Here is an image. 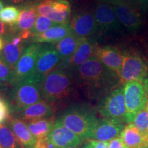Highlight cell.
<instances>
[{"label": "cell", "mask_w": 148, "mask_h": 148, "mask_svg": "<svg viewBox=\"0 0 148 148\" xmlns=\"http://www.w3.org/2000/svg\"><path fill=\"white\" fill-rule=\"evenodd\" d=\"M78 82L90 98L107 95L121 83L119 75L104 66L94 56L77 68Z\"/></svg>", "instance_id": "1"}, {"label": "cell", "mask_w": 148, "mask_h": 148, "mask_svg": "<svg viewBox=\"0 0 148 148\" xmlns=\"http://www.w3.org/2000/svg\"><path fill=\"white\" fill-rule=\"evenodd\" d=\"M43 99L50 104L59 105L69 101L74 93L73 78L65 69L51 71L40 85Z\"/></svg>", "instance_id": "2"}, {"label": "cell", "mask_w": 148, "mask_h": 148, "mask_svg": "<svg viewBox=\"0 0 148 148\" xmlns=\"http://www.w3.org/2000/svg\"><path fill=\"white\" fill-rule=\"evenodd\" d=\"M56 121L65 125L83 140L88 139L97 119L87 105L75 103L62 111Z\"/></svg>", "instance_id": "3"}, {"label": "cell", "mask_w": 148, "mask_h": 148, "mask_svg": "<svg viewBox=\"0 0 148 148\" xmlns=\"http://www.w3.org/2000/svg\"><path fill=\"white\" fill-rule=\"evenodd\" d=\"M41 83L31 77L12 85L13 87L9 93L8 101L12 114L43 99L40 88Z\"/></svg>", "instance_id": "4"}, {"label": "cell", "mask_w": 148, "mask_h": 148, "mask_svg": "<svg viewBox=\"0 0 148 148\" xmlns=\"http://www.w3.org/2000/svg\"><path fill=\"white\" fill-rule=\"evenodd\" d=\"M148 75L147 61L139 52L128 51L123 53L119 77L121 83L133 81L143 82Z\"/></svg>", "instance_id": "5"}, {"label": "cell", "mask_w": 148, "mask_h": 148, "mask_svg": "<svg viewBox=\"0 0 148 148\" xmlns=\"http://www.w3.org/2000/svg\"><path fill=\"white\" fill-rule=\"evenodd\" d=\"M97 110L104 119L126 122L123 86L116 88L105 95L99 101Z\"/></svg>", "instance_id": "6"}, {"label": "cell", "mask_w": 148, "mask_h": 148, "mask_svg": "<svg viewBox=\"0 0 148 148\" xmlns=\"http://www.w3.org/2000/svg\"><path fill=\"white\" fill-rule=\"evenodd\" d=\"M123 94L126 106V122L132 123L136 114L145 108L148 103L143 82L133 81L125 83Z\"/></svg>", "instance_id": "7"}, {"label": "cell", "mask_w": 148, "mask_h": 148, "mask_svg": "<svg viewBox=\"0 0 148 148\" xmlns=\"http://www.w3.org/2000/svg\"><path fill=\"white\" fill-rule=\"evenodd\" d=\"M38 15L45 16L57 24L67 23L71 5L64 0H40L34 4Z\"/></svg>", "instance_id": "8"}, {"label": "cell", "mask_w": 148, "mask_h": 148, "mask_svg": "<svg viewBox=\"0 0 148 148\" xmlns=\"http://www.w3.org/2000/svg\"><path fill=\"white\" fill-rule=\"evenodd\" d=\"M40 48L41 46L39 44L34 42L24 50L13 71V77L11 84H15L20 81L29 78L34 75Z\"/></svg>", "instance_id": "9"}, {"label": "cell", "mask_w": 148, "mask_h": 148, "mask_svg": "<svg viewBox=\"0 0 148 148\" xmlns=\"http://www.w3.org/2000/svg\"><path fill=\"white\" fill-rule=\"evenodd\" d=\"M60 61L62 60L56 47L52 46L41 47L38 53L34 75L32 77L42 82Z\"/></svg>", "instance_id": "10"}, {"label": "cell", "mask_w": 148, "mask_h": 148, "mask_svg": "<svg viewBox=\"0 0 148 148\" xmlns=\"http://www.w3.org/2000/svg\"><path fill=\"white\" fill-rule=\"evenodd\" d=\"M111 5L113 6L118 21L127 29L134 31L140 27L142 18L137 6L119 0H115Z\"/></svg>", "instance_id": "11"}, {"label": "cell", "mask_w": 148, "mask_h": 148, "mask_svg": "<svg viewBox=\"0 0 148 148\" xmlns=\"http://www.w3.org/2000/svg\"><path fill=\"white\" fill-rule=\"evenodd\" d=\"M124 127V123L122 121L104 118L97 119L88 139L109 142L120 136Z\"/></svg>", "instance_id": "12"}, {"label": "cell", "mask_w": 148, "mask_h": 148, "mask_svg": "<svg viewBox=\"0 0 148 148\" xmlns=\"http://www.w3.org/2000/svg\"><path fill=\"white\" fill-rule=\"evenodd\" d=\"M69 25L74 34L82 38H89L99 28L94 14L87 11L73 14L70 19Z\"/></svg>", "instance_id": "13"}, {"label": "cell", "mask_w": 148, "mask_h": 148, "mask_svg": "<svg viewBox=\"0 0 148 148\" xmlns=\"http://www.w3.org/2000/svg\"><path fill=\"white\" fill-rule=\"evenodd\" d=\"M55 148L77 147L82 140L65 125L55 121L54 125L48 135Z\"/></svg>", "instance_id": "14"}, {"label": "cell", "mask_w": 148, "mask_h": 148, "mask_svg": "<svg viewBox=\"0 0 148 148\" xmlns=\"http://www.w3.org/2000/svg\"><path fill=\"white\" fill-rule=\"evenodd\" d=\"M93 56L103 65L119 76L123 59V53L119 49L109 45L96 47Z\"/></svg>", "instance_id": "15"}, {"label": "cell", "mask_w": 148, "mask_h": 148, "mask_svg": "<svg viewBox=\"0 0 148 148\" xmlns=\"http://www.w3.org/2000/svg\"><path fill=\"white\" fill-rule=\"evenodd\" d=\"M13 114L14 117L28 122L53 118L54 117L55 112L52 105L45 99H42Z\"/></svg>", "instance_id": "16"}, {"label": "cell", "mask_w": 148, "mask_h": 148, "mask_svg": "<svg viewBox=\"0 0 148 148\" xmlns=\"http://www.w3.org/2000/svg\"><path fill=\"white\" fill-rule=\"evenodd\" d=\"M97 46L90 38H85L78 49L69 58L61 61L60 67L63 69L82 65L91 58Z\"/></svg>", "instance_id": "17"}, {"label": "cell", "mask_w": 148, "mask_h": 148, "mask_svg": "<svg viewBox=\"0 0 148 148\" xmlns=\"http://www.w3.org/2000/svg\"><path fill=\"white\" fill-rule=\"evenodd\" d=\"M93 14L99 28L103 30H112L119 27V22L113 6L111 4L98 3L96 5Z\"/></svg>", "instance_id": "18"}, {"label": "cell", "mask_w": 148, "mask_h": 148, "mask_svg": "<svg viewBox=\"0 0 148 148\" xmlns=\"http://www.w3.org/2000/svg\"><path fill=\"white\" fill-rule=\"evenodd\" d=\"M7 123L23 148H35L36 139L29 131L25 121L10 116Z\"/></svg>", "instance_id": "19"}, {"label": "cell", "mask_w": 148, "mask_h": 148, "mask_svg": "<svg viewBox=\"0 0 148 148\" xmlns=\"http://www.w3.org/2000/svg\"><path fill=\"white\" fill-rule=\"evenodd\" d=\"M73 33L69 24H57L45 32L34 35L33 40L35 42L55 43Z\"/></svg>", "instance_id": "20"}, {"label": "cell", "mask_w": 148, "mask_h": 148, "mask_svg": "<svg viewBox=\"0 0 148 148\" xmlns=\"http://www.w3.org/2000/svg\"><path fill=\"white\" fill-rule=\"evenodd\" d=\"M119 136L127 148L148 147V140L132 123L125 125Z\"/></svg>", "instance_id": "21"}, {"label": "cell", "mask_w": 148, "mask_h": 148, "mask_svg": "<svg viewBox=\"0 0 148 148\" xmlns=\"http://www.w3.org/2000/svg\"><path fill=\"white\" fill-rule=\"evenodd\" d=\"M85 38H82L73 33L57 42L56 49L60 56L61 60L71 57L78 49Z\"/></svg>", "instance_id": "22"}, {"label": "cell", "mask_w": 148, "mask_h": 148, "mask_svg": "<svg viewBox=\"0 0 148 148\" xmlns=\"http://www.w3.org/2000/svg\"><path fill=\"white\" fill-rule=\"evenodd\" d=\"M38 16L34 5H26L21 10L18 22L12 26V28L19 30L20 32L30 30Z\"/></svg>", "instance_id": "23"}, {"label": "cell", "mask_w": 148, "mask_h": 148, "mask_svg": "<svg viewBox=\"0 0 148 148\" xmlns=\"http://www.w3.org/2000/svg\"><path fill=\"white\" fill-rule=\"evenodd\" d=\"M27 127L36 139L49 135L54 125V117L26 122Z\"/></svg>", "instance_id": "24"}, {"label": "cell", "mask_w": 148, "mask_h": 148, "mask_svg": "<svg viewBox=\"0 0 148 148\" xmlns=\"http://www.w3.org/2000/svg\"><path fill=\"white\" fill-rule=\"evenodd\" d=\"M23 45H14L12 42L5 43L3 50V60L12 71L15 69L18 60L23 53Z\"/></svg>", "instance_id": "25"}, {"label": "cell", "mask_w": 148, "mask_h": 148, "mask_svg": "<svg viewBox=\"0 0 148 148\" xmlns=\"http://www.w3.org/2000/svg\"><path fill=\"white\" fill-rule=\"evenodd\" d=\"M0 146L1 148H23L8 125L0 124Z\"/></svg>", "instance_id": "26"}, {"label": "cell", "mask_w": 148, "mask_h": 148, "mask_svg": "<svg viewBox=\"0 0 148 148\" xmlns=\"http://www.w3.org/2000/svg\"><path fill=\"white\" fill-rule=\"evenodd\" d=\"M20 12L21 10L18 7L13 5L5 7L0 13V21L12 27L18 22Z\"/></svg>", "instance_id": "27"}, {"label": "cell", "mask_w": 148, "mask_h": 148, "mask_svg": "<svg viewBox=\"0 0 148 148\" xmlns=\"http://www.w3.org/2000/svg\"><path fill=\"white\" fill-rule=\"evenodd\" d=\"M132 123L148 140V103L134 117Z\"/></svg>", "instance_id": "28"}, {"label": "cell", "mask_w": 148, "mask_h": 148, "mask_svg": "<svg viewBox=\"0 0 148 148\" xmlns=\"http://www.w3.org/2000/svg\"><path fill=\"white\" fill-rule=\"evenodd\" d=\"M57 25L56 23L51 21V19L45 16L38 15L37 16L36 21L33 25L32 28L30 29L33 36L36 34H39L47 31L54 25Z\"/></svg>", "instance_id": "29"}, {"label": "cell", "mask_w": 148, "mask_h": 148, "mask_svg": "<svg viewBox=\"0 0 148 148\" xmlns=\"http://www.w3.org/2000/svg\"><path fill=\"white\" fill-rule=\"evenodd\" d=\"M13 71L4 62L0 59V84H12Z\"/></svg>", "instance_id": "30"}, {"label": "cell", "mask_w": 148, "mask_h": 148, "mask_svg": "<svg viewBox=\"0 0 148 148\" xmlns=\"http://www.w3.org/2000/svg\"><path fill=\"white\" fill-rule=\"evenodd\" d=\"M10 107L8 101L5 99H0V124H3L10 118Z\"/></svg>", "instance_id": "31"}, {"label": "cell", "mask_w": 148, "mask_h": 148, "mask_svg": "<svg viewBox=\"0 0 148 148\" xmlns=\"http://www.w3.org/2000/svg\"><path fill=\"white\" fill-rule=\"evenodd\" d=\"M35 148H55L54 145L51 143L49 137H45L36 139V143Z\"/></svg>", "instance_id": "32"}, {"label": "cell", "mask_w": 148, "mask_h": 148, "mask_svg": "<svg viewBox=\"0 0 148 148\" xmlns=\"http://www.w3.org/2000/svg\"><path fill=\"white\" fill-rule=\"evenodd\" d=\"M109 148H127L121 137H116L108 142Z\"/></svg>", "instance_id": "33"}, {"label": "cell", "mask_w": 148, "mask_h": 148, "mask_svg": "<svg viewBox=\"0 0 148 148\" xmlns=\"http://www.w3.org/2000/svg\"><path fill=\"white\" fill-rule=\"evenodd\" d=\"M88 140L93 148H109L108 142L92 139H88Z\"/></svg>", "instance_id": "34"}, {"label": "cell", "mask_w": 148, "mask_h": 148, "mask_svg": "<svg viewBox=\"0 0 148 148\" xmlns=\"http://www.w3.org/2000/svg\"><path fill=\"white\" fill-rule=\"evenodd\" d=\"M119 1L131 3V4H133L136 5V6H138V5H145L146 3H147L148 0H119Z\"/></svg>", "instance_id": "35"}, {"label": "cell", "mask_w": 148, "mask_h": 148, "mask_svg": "<svg viewBox=\"0 0 148 148\" xmlns=\"http://www.w3.org/2000/svg\"><path fill=\"white\" fill-rule=\"evenodd\" d=\"M6 90V84H0V99H2V97L5 93Z\"/></svg>", "instance_id": "36"}, {"label": "cell", "mask_w": 148, "mask_h": 148, "mask_svg": "<svg viewBox=\"0 0 148 148\" xmlns=\"http://www.w3.org/2000/svg\"><path fill=\"white\" fill-rule=\"evenodd\" d=\"M6 31V25L5 23L0 21V36L3 35Z\"/></svg>", "instance_id": "37"}, {"label": "cell", "mask_w": 148, "mask_h": 148, "mask_svg": "<svg viewBox=\"0 0 148 148\" xmlns=\"http://www.w3.org/2000/svg\"><path fill=\"white\" fill-rule=\"evenodd\" d=\"M143 84L144 86V88H145L146 94H147V99H148V77L147 78H145L144 80L143 81Z\"/></svg>", "instance_id": "38"}, {"label": "cell", "mask_w": 148, "mask_h": 148, "mask_svg": "<svg viewBox=\"0 0 148 148\" xmlns=\"http://www.w3.org/2000/svg\"><path fill=\"white\" fill-rule=\"evenodd\" d=\"M99 3H108V4H112L115 0H97Z\"/></svg>", "instance_id": "39"}, {"label": "cell", "mask_w": 148, "mask_h": 148, "mask_svg": "<svg viewBox=\"0 0 148 148\" xmlns=\"http://www.w3.org/2000/svg\"><path fill=\"white\" fill-rule=\"evenodd\" d=\"M6 1H10V2H12V3H18L24 2V1H27V0H6Z\"/></svg>", "instance_id": "40"}, {"label": "cell", "mask_w": 148, "mask_h": 148, "mask_svg": "<svg viewBox=\"0 0 148 148\" xmlns=\"http://www.w3.org/2000/svg\"><path fill=\"white\" fill-rule=\"evenodd\" d=\"M82 148H93V147H92V145H90V143L88 142V141L82 146Z\"/></svg>", "instance_id": "41"}, {"label": "cell", "mask_w": 148, "mask_h": 148, "mask_svg": "<svg viewBox=\"0 0 148 148\" xmlns=\"http://www.w3.org/2000/svg\"><path fill=\"white\" fill-rule=\"evenodd\" d=\"M4 47V41L1 38H0V51Z\"/></svg>", "instance_id": "42"}, {"label": "cell", "mask_w": 148, "mask_h": 148, "mask_svg": "<svg viewBox=\"0 0 148 148\" xmlns=\"http://www.w3.org/2000/svg\"><path fill=\"white\" fill-rule=\"evenodd\" d=\"M3 9V2L1 1V0H0V13H1V11H2Z\"/></svg>", "instance_id": "43"}, {"label": "cell", "mask_w": 148, "mask_h": 148, "mask_svg": "<svg viewBox=\"0 0 148 148\" xmlns=\"http://www.w3.org/2000/svg\"><path fill=\"white\" fill-rule=\"evenodd\" d=\"M66 148H79V147H66Z\"/></svg>", "instance_id": "44"}, {"label": "cell", "mask_w": 148, "mask_h": 148, "mask_svg": "<svg viewBox=\"0 0 148 148\" xmlns=\"http://www.w3.org/2000/svg\"><path fill=\"white\" fill-rule=\"evenodd\" d=\"M64 1H68V2H69V1H73V0H64Z\"/></svg>", "instance_id": "45"}, {"label": "cell", "mask_w": 148, "mask_h": 148, "mask_svg": "<svg viewBox=\"0 0 148 148\" xmlns=\"http://www.w3.org/2000/svg\"><path fill=\"white\" fill-rule=\"evenodd\" d=\"M0 148H1V146H0Z\"/></svg>", "instance_id": "46"}, {"label": "cell", "mask_w": 148, "mask_h": 148, "mask_svg": "<svg viewBox=\"0 0 148 148\" xmlns=\"http://www.w3.org/2000/svg\"><path fill=\"white\" fill-rule=\"evenodd\" d=\"M147 148H148V147H147Z\"/></svg>", "instance_id": "47"}]
</instances>
